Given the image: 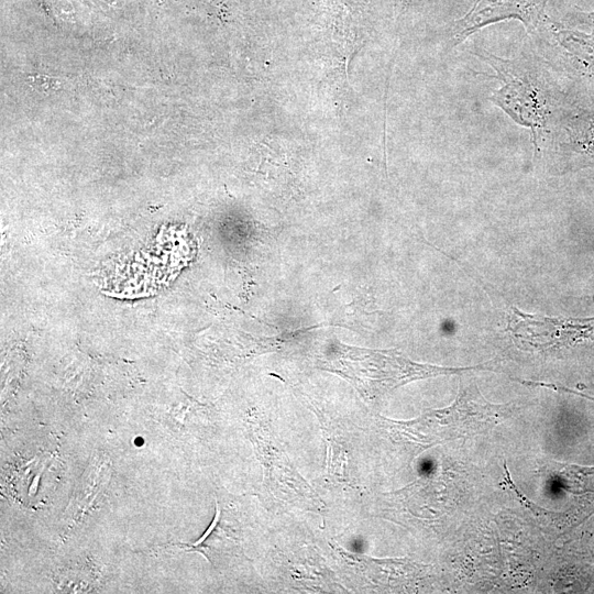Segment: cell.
I'll return each instance as SVG.
<instances>
[{
    "instance_id": "obj_1",
    "label": "cell",
    "mask_w": 594,
    "mask_h": 594,
    "mask_svg": "<svg viewBox=\"0 0 594 594\" xmlns=\"http://www.w3.org/2000/svg\"><path fill=\"white\" fill-rule=\"evenodd\" d=\"M473 54L491 65L494 77L503 82L490 100L515 123L530 130L535 153H539L562 114L558 92L544 67L530 57L506 59L485 48Z\"/></svg>"
},
{
    "instance_id": "obj_2",
    "label": "cell",
    "mask_w": 594,
    "mask_h": 594,
    "mask_svg": "<svg viewBox=\"0 0 594 594\" xmlns=\"http://www.w3.org/2000/svg\"><path fill=\"white\" fill-rule=\"evenodd\" d=\"M512 406L488 402L475 383H460L452 405L429 413L422 420L430 444L465 438L493 427L508 415Z\"/></svg>"
},
{
    "instance_id": "obj_3",
    "label": "cell",
    "mask_w": 594,
    "mask_h": 594,
    "mask_svg": "<svg viewBox=\"0 0 594 594\" xmlns=\"http://www.w3.org/2000/svg\"><path fill=\"white\" fill-rule=\"evenodd\" d=\"M508 330L524 345L553 351L594 346V317H539L512 308Z\"/></svg>"
},
{
    "instance_id": "obj_4",
    "label": "cell",
    "mask_w": 594,
    "mask_h": 594,
    "mask_svg": "<svg viewBox=\"0 0 594 594\" xmlns=\"http://www.w3.org/2000/svg\"><path fill=\"white\" fill-rule=\"evenodd\" d=\"M548 1L475 0L470 10L451 26L448 46L453 48L482 28L509 19L520 21L529 34L536 35L548 20L544 13Z\"/></svg>"
},
{
    "instance_id": "obj_5",
    "label": "cell",
    "mask_w": 594,
    "mask_h": 594,
    "mask_svg": "<svg viewBox=\"0 0 594 594\" xmlns=\"http://www.w3.org/2000/svg\"><path fill=\"white\" fill-rule=\"evenodd\" d=\"M548 139H551L552 151L563 173L594 168V116L562 113Z\"/></svg>"
},
{
    "instance_id": "obj_6",
    "label": "cell",
    "mask_w": 594,
    "mask_h": 594,
    "mask_svg": "<svg viewBox=\"0 0 594 594\" xmlns=\"http://www.w3.org/2000/svg\"><path fill=\"white\" fill-rule=\"evenodd\" d=\"M536 35L543 36L553 46L554 57L566 73L594 91V32L569 29L548 18Z\"/></svg>"
},
{
    "instance_id": "obj_7",
    "label": "cell",
    "mask_w": 594,
    "mask_h": 594,
    "mask_svg": "<svg viewBox=\"0 0 594 594\" xmlns=\"http://www.w3.org/2000/svg\"><path fill=\"white\" fill-rule=\"evenodd\" d=\"M29 81L34 89L42 92L56 91L59 88V81L50 76H30Z\"/></svg>"
},
{
    "instance_id": "obj_8",
    "label": "cell",
    "mask_w": 594,
    "mask_h": 594,
    "mask_svg": "<svg viewBox=\"0 0 594 594\" xmlns=\"http://www.w3.org/2000/svg\"><path fill=\"white\" fill-rule=\"evenodd\" d=\"M573 21L578 24L585 25L594 32V11L591 12H576L572 16Z\"/></svg>"
},
{
    "instance_id": "obj_9",
    "label": "cell",
    "mask_w": 594,
    "mask_h": 594,
    "mask_svg": "<svg viewBox=\"0 0 594 594\" xmlns=\"http://www.w3.org/2000/svg\"><path fill=\"white\" fill-rule=\"evenodd\" d=\"M361 548H362L361 540L360 539L354 540L353 543H352V549L354 551H360Z\"/></svg>"
},
{
    "instance_id": "obj_10",
    "label": "cell",
    "mask_w": 594,
    "mask_h": 594,
    "mask_svg": "<svg viewBox=\"0 0 594 594\" xmlns=\"http://www.w3.org/2000/svg\"><path fill=\"white\" fill-rule=\"evenodd\" d=\"M99 1L106 3L107 6H114L117 2V0H99Z\"/></svg>"
},
{
    "instance_id": "obj_11",
    "label": "cell",
    "mask_w": 594,
    "mask_h": 594,
    "mask_svg": "<svg viewBox=\"0 0 594 594\" xmlns=\"http://www.w3.org/2000/svg\"><path fill=\"white\" fill-rule=\"evenodd\" d=\"M410 1L411 0H400L402 7L406 8L410 3Z\"/></svg>"
},
{
    "instance_id": "obj_12",
    "label": "cell",
    "mask_w": 594,
    "mask_h": 594,
    "mask_svg": "<svg viewBox=\"0 0 594 594\" xmlns=\"http://www.w3.org/2000/svg\"><path fill=\"white\" fill-rule=\"evenodd\" d=\"M591 301H594V295L590 297Z\"/></svg>"
}]
</instances>
